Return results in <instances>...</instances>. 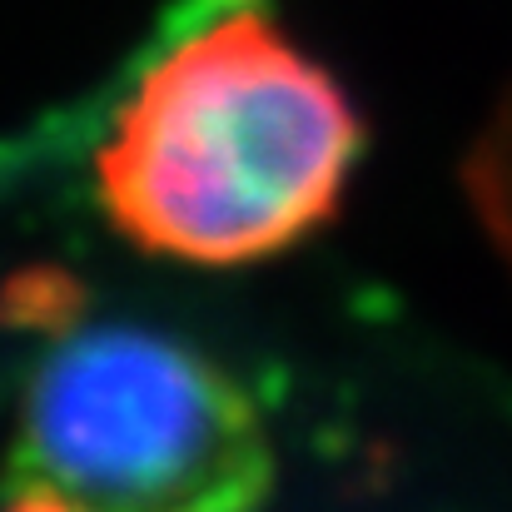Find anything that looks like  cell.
<instances>
[{"mask_svg":"<svg viewBox=\"0 0 512 512\" xmlns=\"http://www.w3.org/2000/svg\"><path fill=\"white\" fill-rule=\"evenodd\" d=\"M463 184H468V199H473V214H478L488 244L512 269V85L503 90V100L493 105V115L483 120V130L468 150Z\"/></svg>","mask_w":512,"mask_h":512,"instance_id":"obj_3","label":"cell"},{"mask_svg":"<svg viewBox=\"0 0 512 512\" xmlns=\"http://www.w3.org/2000/svg\"><path fill=\"white\" fill-rule=\"evenodd\" d=\"M5 512H45V508H35V503H15V498H10V508Z\"/></svg>","mask_w":512,"mask_h":512,"instance_id":"obj_4","label":"cell"},{"mask_svg":"<svg viewBox=\"0 0 512 512\" xmlns=\"http://www.w3.org/2000/svg\"><path fill=\"white\" fill-rule=\"evenodd\" d=\"M5 314L40 334L10 498L45 512H264L274 443L249 388L199 343L85 319L70 279L30 274Z\"/></svg>","mask_w":512,"mask_h":512,"instance_id":"obj_2","label":"cell"},{"mask_svg":"<svg viewBox=\"0 0 512 512\" xmlns=\"http://www.w3.org/2000/svg\"><path fill=\"white\" fill-rule=\"evenodd\" d=\"M358 155L363 120L329 65L234 10L145 70L95 155V194L135 249L239 269L319 234Z\"/></svg>","mask_w":512,"mask_h":512,"instance_id":"obj_1","label":"cell"}]
</instances>
